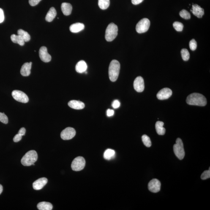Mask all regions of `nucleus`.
Here are the masks:
<instances>
[{
	"label": "nucleus",
	"instance_id": "obj_29",
	"mask_svg": "<svg viewBox=\"0 0 210 210\" xmlns=\"http://www.w3.org/2000/svg\"><path fill=\"white\" fill-rule=\"evenodd\" d=\"M181 56L184 61H188L189 59L190 55L188 50L183 49L181 51Z\"/></svg>",
	"mask_w": 210,
	"mask_h": 210
},
{
	"label": "nucleus",
	"instance_id": "obj_34",
	"mask_svg": "<svg viewBox=\"0 0 210 210\" xmlns=\"http://www.w3.org/2000/svg\"><path fill=\"white\" fill-rule=\"evenodd\" d=\"M210 168H209V170H206L204 171L203 173H202L201 176V178L203 180H206L210 177Z\"/></svg>",
	"mask_w": 210,
	"mask_h": 210
},
{
	"label": "nucleus",
	"instance_id": "obj_41",
	"mask_svg": "<svg viewBox=\"0 0 210 210\" xmlns=\"http://www.w3.org/2000/svg\"><path fill=\"white\" fill-rule=\"evenodd\" d=\"M144 0H132V2L134 5H138L143 2Z\"/></svg>",
	"mask_w": 210,
	"mask_h": 210
},
{
	"label": "nucleus",
	"instance_id": "obj_35",
	"mask_svg": "<svg viewBox=\"0 0 210 210\" xmlns=\"http://www.w3.org/2000/svg\"><path fill=\"white\" fill-rule=\"evenodd\" d=\"M112 106L113 108L115 109H117L119 108L120 106V103L119 100H115L113 102L112 104Z\"/></svg>",
	"mask_w": 210,
	"mask_h": 210
},
{
	"label": "nucleus",
	"instance_id": "obj_42",
	"mask_svg": "<svg viewBox=\"0 0 210 210\" xmlns=\"http://www.w3.org/2000/svg\"><path fill=\"white\" fill-rule=\"evenodd\" d=\"M3 191V187L1 185V184H0V195L2 193Z\"/></svg>",
	"mask_w": 210,
	"mask_h": 210
},
{
	"label": "nucleus",
	"instance_id": "obj_40",
	"mask_svg": "<svg viewBox=\"0 0 210 210\" xmlns=\"http://www.w3.org/2000/svg\"><path fill=\"white\" fill-rule=\"evenodd\" d=\"M26 130L24 128H22L21 129H20L19 131L18 132V134H20V135H21L22 136L24 135L25 134H26Z\"/></svg>",
	"mask_w": 210,
	"mask_h": 210
},
{
	"label": "nucleus",
	"instance_id": "obj_21",
	"mask_svg": "<svg viewBox=\"0 0 210 210\" xmlns=\"http://www.w3.org/2000/svg\"><path fill=\"white\" fill-rule=\"evenodd\" d=\"M56 15V9L54 7L50 8L46 17V20L48 22H51L53 21Z\"/></svg>",
	"mask_w": 210,
	"mask_h": 210
},
{
	"label": "nucleus",
	"instance_id": "obj_28",
	"mask_svg": "<svg viewBox=\"0 0 210 210\" xmlns=\"http://www.w3.org/2000/svg\"><path fill=\"white\" fill-rule=\"evenodd\" d=\"M142 139L145 146L147 147H150L151 146V142L150 139L148 136L144 135L142 136Z\"/></svg>",
	"mask_w": 210,
	"mask_h": 210
},
{
	"label": "nucleus",
	"instance_id": "obj_36",
	"mask_svg": "<svg viewBox=\"0 0 210 210\" xmlns=\"http://www.w3.org/2000/svg\"><path fill=\"white\" fill-rule=\"evenodd\" d=\"M42 0H29V3L31 6L37 5Z\"/></svg>",
	"mask_w": 210,
	"mask_h": 210
},
{
	"label": "nucleus",
	"instance_id": "obj_12",
	"mask_svg": "<svg viewBox=\"0 0 210 210\" xmlns=\"http://www.w3.org/2000/svg\"><path fill=\"white\" fill-rule=\"evenodd\" d=\"M134 89L138 92H142L144 90V83L143 79L141 76L137 77L134 83Z\"/></svg>",
	"mask_w": 210,
	"mask_h": 210
},
{
	"label": "nucleus",
	"instance_id": "obj_4",
	"mask_svg": "<svg viewBox=\"0 0 210 210\" xmlns=\"http://www.w3.org/2000/svg\"><path fill=\"white\" fill-rule=\"evenodd\" d=\"M118 27L115 23H111L107 26L105 31V39L108 42H112L118 35Z\"/></svg>",
	"mask_w": 210,
	"mask_h": 210
},
{
	"label": "nucleus",
	"instance_id": "obj_32",
	"mask_svg": "<svg viewBox=\"0 0 210 210\" xmlns=\"http://www.w3.org/2000/svg\"><path fill=\"white\" fill-rule=\"evenodd\" d=\"M0 121L6 124L8 122L7 116L4 113H2L1 112H0Z\"/></svg>",
	"mask_w": 210,
	"mask_h": 210
},
{
	"label": "nucleus",
	"instance_id": "obj_9",
	"mask_svg": "<svg viewBox=\"0 0 210 210\" xmlns=\"http://www.w3.org/2000/svg\"><path fill=\"white\" fill-rule=\"evenodd\" d=\"M76 132L75 129L72 127L66 128L61 133V138L64 140H70L75 136Z\"/></svg>",
	"mask_w": 210,
	"mask_h": 210
},
{
	"label": "nucleus",
	"instance_id": "obj_2",
	"mask_svg": "<svg viewBox=\"0 0 210 210\" xmlns=\"http://www.w3.org/2000/svg\"><path fill=\"white\" fill-rule=\"evenodd\" d=\"M120 65L116 60H113L110 63L109 68V75L112 82L116 81L119 76Z\"/></svg>",
	"mask_w": 210,
	"mask_h": 210
},
{
	"label": "nucleus",
	"instance_id": "obj_14",
	"mask_svg": "<svg viewBox=\"0 0 210 210\" xmlns=\"http://www.w3.org/2000/svg\"><path fill=\"white\" fill-rule=\"evenodd\" d=\"M48 183V179L45 178H41L37 180L33 183V187L35 190H40Z\"/></svg>",
	"mask_w": 210,
	"mask_h": 210
},
{
	"label": "nucleus",
	"instance_id": "obj_23",
	"mask_svg": "<svg viewBox=\"0 0 210 210\" xmlns=\"http://www.w3.org/2000/svg\"><path fill=\"white\" fill-rule=\"evenodd\" d=\"M164 122L158 121L155 124V129L157 133L159 135H164L165 133V129L163 127Z\"/></svg>",
	"mask_w": 210,
	"mask_h": 210
},
{
	"label": "nucleus",
	"instance_id": "obj_27",
	"mask_svg": "<svg viewBox=\"0 0 210 210\" xmlns=\"http://www.w3.org/2000/svg\"><path fill=\"white\" fill-rule=\"evenodd\" d=\"M98 5L101 9L105 10L110 6V0H99Z\"/></svg>",
	"mask_w": 210,
	"mask_h": 210
},
{
	"label": "nucleus",
	"instance_id": "obj_33",
	"mask_svg": "<svg viewBox=\"0 0 210 210\" xmlns=\"http://www.w3.org/2000/svg\"><path fill=\"white\" fill-rule=\"evenodd\" d=\"M189 48L192 51H195L197 48V42L194 39L190 41L189 43Z\"/></svg>",
	"mask_w": 210,
	"mask_h": 210
},
{
	"label": "nucleus",
	"instance_id": "obj_8",
	"mask_svg": "<svg viewBox=\"0 0 210 210\" xmlns=\"http://www.w3.org/2000/svg\"><path fill=\"white\" fill-rule=\"evenodd\" d=\"M12 95L16 100L22 103H27L29 99L27 95L23 91L15 90L12 91Z\"/></svg>",
	"mask_w": 210,
	"mask_h": 210
},
{
	"label": "nucleus",
	"instance_id": "obj_30",
	"mask_svg": "<svg viewBox=\"0 0 210 210\" xmlns=\"http://www.w3.org/2000/svg\"><path fill=\"white\" fill-rule=\"evenodd\" d=\"M179 15L182 18L184 19H189L191 18V15L187 11L183 9L179 12Z\"/></svg>",
	"mask_w": 210,
	"mask_h": 210
},
{
	"label": "nucleus",
	"instance_id": "obj_31",
	"mask_svg": "<svg viewBox=\"0 0 210 210\" xmlns=\"http://www.w3.org/2000/svg\"><path fill=\"white\" fill-rule=\"evenodd\" d=\"M173 26L175 30L178 32L182 31L184 27L183 23L178 22H176L173 23Z\"/></svg>",
	"mask_w": 210,
	"mask_h": 210
},
{
	"label": "nucleus",
	"instance_id": "obj_3",
	"mask_svg": "<svg viewBox=\"0 0 210 210\" xmlns=\"http://www.w3.org/2000/svg\"><path fill=\"white\" fill-rule=\"evenodd\" d=\"M38 155L35 150H31L27 152L21 159V163L25 166L34 165L37 160Z\"/></svg>",
	"mask_w": 210,
	"mask_h": 210
},
{
	"label": "nucleus",
	"instance_id": "obj_25",
	"mask_svg": "<svg viewBox=\"0 0 210 210\" xmlns=\"http://www.w3.org/2000/svg\"><path fill=\"white\" fill-rule=\"evenodd\" d=\"M115 152L113 149H108L105 150L104 154V157L107 160H110L115 157Z\"/></svg>",
	"mask_w": 210,
	"mask_h": 210
},
{
	"label": "nucleus",
	"instance_id": "obj_17",
	"mask_svg": "<svg viewBox=\"0 0 210 210\" xmlns=\"http://www.w3.org/2000/svg\"><path fill=\"white\" fill-rule=\"evenodd\" d=\"M68 105L71 108L77 110H82L85 107V104L83 102L76 100H72L69 101Z\"/></svg>",
	"mask_w": 210,
	"mask_h": 210
},
{
	"label": "nucleus",
	"instance_id": "obj_39",
	"mask_svg": "<svg viewBox=\"0 0 210 210\" xmlns=\"http://www.w3.org/2000/svg\"><path fill=\"white\" fill-rule=\"evenodd\" d=\"M114 110L111 109H108L107 110V116L110 117L113 116L114 115Z\"/></svg>",
	"mask_w": 210,
	"mask_h": 210
},
{
	"label": "nucleus",
	"instance_id": "obj_26",
	"mask_svg": "<svg viewBox=\"0 0 210 210\" xmlns=\"http://www.w3.org/2000/svg\"><path fill=\"white\" fill-rule=\"evenodd\" d=\"M18 34L22 38L25 42H28L31 39V36L27 32L23 30L19 29L18 31Z\"/></svg>",
	"mask_w": 210,
	"mask_h": 210
},
{
	"label": "nucleus",
	"instance_id": "obj_5",
	"mask_svg": "<svg viewBox=\"0 0 210 210\" xmlns=\"http://www.w3.org/2000/svg\"><path fill=\"white\" fill-rule=\"evenodd\" d=\"M173 151L175 155L178 159L182 160L185 156L184 145L182 140L178 138L176 140V143L173 145Z\"/></svg>",
	"mask_w": 210,
	"mask_h": 210
},
{
	"label": "nucleus",
	"instance_id": "obj_11",
	"mask_svg": "<svg viewBox=\"0 0 210 210\" xmlns=\"http://www.w3.org/2000/svg\"><path fill=\"white\" fill-rule=\"evenodd\" d=\"M172 91L170 88H166L161 90L157 94V98L159 100H164L168 99L172 95Z\"/></svg>",
	"mask_w": 210,
	"mask_h": 210
},
{
	"label": "nucleus",
	"instance_id": "obj_15",
	"mask_svg": "<svg viewBox=\"0 0 210 210\" xmlns=\"http://www.w3.org/2000/svg\"><path fill=\"white\" fill-rule=\"evenodd\" d=\"M191 11L194 15L198 18H201L204 15V9L197 4H193L192 9Z\"/></svg>",
	"mask_w": 210,
	"mask_h": 210
},
{
	"label": "nucleus",
	"instance_id": "obj_18",
	"mask_svg": "<svg viewBox=\"0 0 210 210\" xmlns=\"http://www.w3.org/2000/svg\"><path fill=\"white\" fill-rule=\"evenodd\" d=\"M87 65L85 61H81L77 63L76 66V70L79 73H83L86 72Z\"/></svg>",
	"mask_w": 210,
	"mask_h": 210
},
{
	"label": "nucleus",
	"instance_id": "obj_1",
	"mask_svg": "<svg viewBox=\"0 0 210 210\" xmlns=\"http://www.w3.org/2000/svg\"><path fill=\"white\" fill-rule=\"evenodd\" d=\"M186 103L190 105L204 106L207 103L206 97L203 95L198 93H193L188 96Z\"/></svg>",
	"mask_w": 210,
	"mask_h": 210
},
{
	"label": "nucleus",
	"instance_id": "obj_37",
	"mask_svg": "<svg viewBox=\"0 0 210 210\" xmlns=\"http://www.w3.org/2000/svg\"><path fill=\"white\" fill-rule=\"evenodd\" d=\"M22 136L21 135H20V134H17L13 138L14 142H15V143H17V142L20 141L22 139Z\"/></svg>",
	"mask_w": 210,
	"mask_h": 210
},
{
	"label": "nucleus",
	"instance_id": "obj_38",
	"mask_svg": "<svg viewBox=\"0 0 210 210\" xmlns=\"http://www.w3.org/2000/svg\"><path fill=\"white\" fill-rule=\"evenodd\" d=\"M4 19V12L2 9L0 8V23H2Z\"/></svg>",
	"mask_w": 210,
	"mask_h": 210
},
{
	"label": "nucleus",
	"instance_id": "obj_13",
	"mask_svg": "<svg viewBox=\"0 0 210 210\" xmlns=\"http://www.w3.org/2000/svg\"><path fill=\"white\" fill-rule=\"evenodd\" d=\"M39 56L41 60L45 62H50L51 59V57L48 52L46 47H41L39 51Z\"/></svg>",
	"mask_w": 210,
	"mask_h": 210
},
{
	"label": "nucleus",
	"instance_id": "obj_7",
	"mask_svg": "<svg viewBox=\"0 0 210 210\" xmlns=\"http://www.w3.org/2000/svg\"><path fill=\"white\" fill-rule=\"evenodd\" d=\"M85 160L84 158L78 157L76 158L72 161L71 164L72 170L75 171H79L83 169L85 167Z\"/></svg>",
	"mask_w": 210,
	"mask_h": 210
},
{
	"label": "nucleus",
	"instance_id": "obj_16",
	"mask_svg": "<svg viewBox=\"0 0 210 210\" xmlns=\"http://www.w3.org/2000/svg\"><path fill=\"white\" fill-rule=\"evenodd\" d=\"M32 65V62L26 63L23 64L20 70V73L22 76H28L30 75Z\"/></svg>",
	"mask_w": 210,
	"mask_h": 210
},
{
	"label": "nucleus",
	"instance_id": "obj_6",
	"mask_svg": "<svg viewBox=\"0 0 210 210\" xmlns=\"http://www.w3.org/2000/svg\"><path fill=\"white\" fill-rule=\"evenodd\" d=\"M150 26V22L148 18H144L140 20L137 23L136 30L138 33L141 34L146 32Z\"/></svg>",
	"mask_w": 210,
	"mask_h": 210
},
{
	"label": "nucleus",
	"instance_id": "obj_22",
	"mask_svg": "<svg viewBox=\"0 0 210 210\" xmlns=\"http://www.w3.org/2000/svg\"><path fill=\"white\" fill-rule=\"evenodd\" d=\"M37 208L39 210H51L53 209V206L48 202H42L37 204Z\"/></svg>",
	"mask_w": 210,
	"mask_h": 210
},
{
	"label": "nucleus",
	"instance_id": "obj_24",
	"mask_svg": "<svg viewBox=\"0 0 210 210\" xmlns=\"http://www.w3.org/2000/svg\"><path fill=\"white\" fill-rule=\"evenodd\" d=\"M11 39L14 43L18 44L22 46L24 45L25 42L24 41L22 38L18 35L15 34L12 35L11 36Z\"/></svg>",
	"mask_w": 210,
	"mask_h": 210
},
{
	"label": "nucleus",
	"instance_id": "obj_19",
	"mask_svg": "<svg viewBox=\"0 0 210 210\" xmlns=\"http://www.w3.org/2000/svg\"><path fill=\"white\" fill-rule=\"evenodd\" d=\"M72 7L69 3L64 2L61 5V9L64 15L68 16L71 13Z\"/></svg>",
	"mask_w": 210,
	"mask_h": 210
},
{
	"label": "nucleus",
	"instance_id": "obj_20",
	"mask_svg": "<svg viewBox=\"0 0 210 210\" xmlns=\"http://www.w3.org/2000/svg\"><path fill=\"white\" fill-rule=\"evenodd\" d=\"M85 26L83 23H77L71 25L70 31L72 33H78L84 29Z\"/></svg>",
	"mask_w": 210,
	"mask_h": 210
},
{
	"label": "nucleus",
	"instance_id": "obj_10",
	"mask_svg": "<svg viewBox=\"0 0 210 210\" xmlns=\"http://www.w3.org/2000/svg\"><path fill=\"white\" fill-rule=\"evenodd\" d=\"M161 185V183L159 180L156 179H153L151 180L148 184V189L150 192L156 193L160 191Z\"/></svg>",
	"mask_w": 210,
	"mask_h": 210
}]
</instances>
